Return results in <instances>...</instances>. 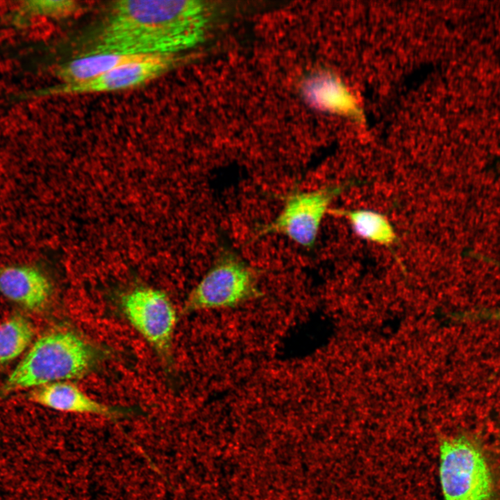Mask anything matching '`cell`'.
Here are the masks:
<instances>
[{
    "label": "cell",
    "mask_w": 500,
    "mask_h": 500,
    "mask_svg": "<svg viewBox=\"0 0 500 500\" xmlns=\"http://www.w3.org/2000/svg\"><path fill=\"white\" fill-rule=\"evenodd\" d=\"M207 23L200 1H117L87 53L176 54L200 43Z\"/></svg>",
    "instance_id": "6da1fadb"
},
{
    "label": "cell",
    "mask_w": 500,
    "mask_h": 500,
    "mask_svg": "<svg viewBox=\"0 0 500 500\" xmlns=\"http://www.w3.org/2000/svg\"><path fill=\"white\" fill-rule=\"evenodd\" d=\"M106 352L76 333L52 329L36 340L0 387V398L26 389L82 377Z\"/></svg>",
    "instance_id": "7a4b0ae2"
},
{
    "label": "cell",
    "mask_w": 500,
    "mask_h": 500,
    "mask_svg": "<svg viewBox=\"0 0 500 500\" xmlns=\"http://www.w3.org/2000/svg\"><path fill=\"white\" fill-rule=\"evenodd\" d=\"M262 295L256 270L238 256L225 252L190 290L181 313L233 308Z\"/></svg>",
    "instance_id": "3957f363"
},
{
    "label": "cell",
    "mask_w": 500,
    "mask_h": 500,
    "mask_svg": "<svg viewBox=\"0 0 500 500\" xmlns=\"http://www.w3.org/2000/svg\"><path fill=\"white\" fill-rule=\"evenodd\" d=\"M440 482L444 500H490L493 480L487 460L471 440H444L440 447Z\"/></svg>",
    "instance_id": "277c9868"
},
{
    "label": "cell",
    "mask_w": 500,
    "mask_h": 500,
    "mask_svg": "<svg viewBox=\"0 0 500 500\" xmlns=\"http://www.w3.org/2000/svg\"><path fill=\"white\" fill-rule=\"evenodd\" d=\"M346 188L344 184L332 185L290 194L278 215L260 227L257 235H282L300 247L312 248L330 205Z\"/></svg>",
    "instance_id": "5b68a950"
},
{
    "label": "cell",
    "mask_w": 500,
    "mask_h": 500,
    "mask_svg": "<svg viewBox=\"0 0 500 500\" xmlns=\"http://www.w3.org/2000/svg\"><path fill=\"white\" fill-rule=\"evenodd\" d=\"M124 315L131 326L161 356H167L172 348L178 321L176 309L162 290L151 287H137L121 299Z\"/></svg>",
    "instance_id": "8992f818"
},
{
    "label": "cell",
    "mask_w": 500,
    "mask_h": 500,
    "mask_svg": "<svg viewBox=\"0 0 500 500\" xmlns=\"http://www.w3.org/2000/svg\"><path fill=\"white\" fill-rule=\"evenodd\" d=\"M176 54L150 55L121 65L89 81L60 84L47 94H81L123 90L143 85L172 69L178 62Z\"/></svg>",
    "instance_id": "52a82bcc"
},
{
    "label": "cell",
    "mask_w": 500,
    "mask_h": 500,
    "mask_svg": "<svg viewBox=\"0 0 500 500\" xmlns=\"http://www.w3.org/2000/svg\"><path fill=\"white\" fill-rule=\"evenodd\" d=\"M52 292L49 276L39 267L31 264L0 266V294L26 310H43Z\"/></svg>",
    "instance_id": "ba28073f"
},
{
    "label": "cell",
    "mask_w": 500,
    "mask_h": 500,
    "mask_svg": "<svg viewBox=\"0 0 500 500\" xmlns=\"http://www.w3.org/2000/svg\"><path fill=\"white\" fill-rule=\"evenodd\" d=\"M28 399L40 406L62 412L117 418L122 410L99 402L69 381H58L32 389Z\"/></svg>",
    "instance_id": "9c48e42d"
},
{
    "label": "cell",
    "mask_w": 500,
    "mask_h": 500,
    "mask_svg": "<svg viewBox=\"0 0 500 500\" xmlns=\"http://www.w3.org/2000/svg\"><path fill=\"white\" fill-rule=\"evenodd\" d=\"M329 212L344 217L361 239L374 244L390 247L397 240V233L389 219L369 209H332Z\"/></svg>",
    "instance_id": "30bf717a"
},
{
    "label": "cell",
    "mask_w": 500,
    "mask_h": 500,
    "mask_svg": "<svg viewBox=\"0 0 500 500\" xmlns=\"http://www.w3.org/2000/svg\"><path fill=\"white\" fill-rule=\"evenodd\" d=\"M35 328L22 314H15L0 323V366L18 358L32 343Z\"/></svg>",
    "instance_id": "8fae6325"
},
{
    "label": "cell",
    "mask_w": 500,
    "mask_h": 500,
    "mask_svg": "<svg viewBox=\"0 0 500 500\" xmlns=\"http://www.w3.org/2000/svg\"><path fill=\"white\" fill-rule=\"evenodd\" d=\"M25 7L35 15L62 19L76 14L81 5L73 0H37L27 2Z\"/></svg>",
    "instance_id": "7c38bea8"
},
{
    "label": "cell",
    "mask_w": 500,
    "mask_h": 500,
    "mask_svg": "<svg viewBox=\"0 0 500 500\" xmlns=\"http://www.w3.org/2000/svg\"><path fill=\"white\" fill-rule=\"evenodd\" d=\"M486 317H490L493 319L500 320V308L495 310V311H490Z\"/></svg>",
    "instance_id": "4fadbf2b"
}]
</instances>
